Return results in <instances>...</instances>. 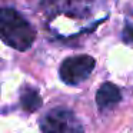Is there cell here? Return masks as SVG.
<instances>
[{
	"instance_id": "1",
	"label": "cell",
	"mask_w": 133,
	"mask_h": 133,
	"mask_svg": "<svg viewBox=\"0 0 133 133\" xmlns=\"http://www.w3.org/2000/svg\"><path fill=\"white\" fill-rule=\"evenodd\" d=\"M0 36L7 46L24 52L32 47L36 30L17 10L4 7L0 12Z\"/></svg>"
},
{
	"instance_id": "2",
	"label": "cell",
	"mask_w": 133,
	"mask_h": 133,
	"mask_svg": "<svg viewBox=\"0 0 133 133\" xmlns=\"http://www.w3.org/2000/svg\"><path fill=\"white\" fill-rule=\"evenodd\" d=\"M40 130L42 133H83V126L72 110L55 107L42 117Z\"/></svg>"
},
{
	"instance_id": "3",
	"label": "cell",
	"mask_w": 133,
	"mask_h": 133,
	"mask_svg": "<svg viewBox=\"0 0 133 133\" xmlns=\"http://www.w3.org/2000/svg\"><path fill=\"white\" fill-rule=\"evenodd\" d=\"M95 66L96 62L92 56L87 55L72 56V57H67L62 62L59 75L66 84L76 86V84H80L82 82H84L92 75Z\"/></svg>"
},
{
	"instance_id": "4",
	"label": "cell",
	"mask_w": 133,
	"mask_h": 133,
	"mask_svg": "<svg viewBox=\"0 0 133 133\" xmlns=\"http://www.w3.org/2000/svg\"><path fill=\"white\" fill-rule=\"evenodd\" d=\"M120 100H122L120 89L116 84L110 83V82L103 83L96 92V103H97V106L102 110L110 109L115 104H117Z\"/></svg>"
},
{
	"instance_id": "5",
	"label": "cell",
	"mask_w": 133,
	"mask_h": 133,
	"mask_svg": "<svg viewBox=\"0 0 133 133\" xmlns=\"http://www.w3.org/2000/svg\"><path fill=\"white\" fill-rule=\"evenodd\" d=\"M20 104L27 112H35L43 104V100H42L40 95H39V92L36 89L24 87L20 95Z\"/></svg>"
},
{
	"instance_id": "6",
	"label": "cell",
	"mask_w": 133,
	"mask_h": 133,
	"mask_svg": "<svg viewBox=\"0 0 133 133\" xmlns=\"http://www.w3.org/2000/svg\"><path fill=\"white\" fill-rule=\"evenodd\" d=\"M122 39H123V42H126V43H133V26L127 24V26L124 27Z\"/></svg>"
}]
</instances>
